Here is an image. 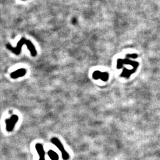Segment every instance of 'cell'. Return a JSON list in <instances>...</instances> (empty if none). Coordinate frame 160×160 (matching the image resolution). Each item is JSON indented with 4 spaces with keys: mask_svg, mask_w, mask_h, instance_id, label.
<instances>
[{
    "mask_svg": "<svg viewBox=\"0 0 160 160\" xmlns=\"http://www.w3.org/2000/svg\"><path fill=\"white\" fill-rule=\"evenodd\" d=\"M24 44L28 47L29 51H30V53H31V55L32 57H36V55H37V51L36 50V48H35L34 45L32 44V43L30 40H26L24 39H22V40H20L18 43L16 48H13V47H12L10 45H7V48L10 51H11L12 52L15 53L16 55H18L20 53V52H21L22 46Z\"/></svg>",
    "mask_w": 160,
    "mask_h": 160,
    "instance_id": "6da1fadb",
    "label": "cell"
},
{
    "mask_svg": "<svg viewBox=\"0 0 160 160\" xmlns=\"http://www.w3.org/2000/svg\"><path fill=\"white\" fill-rule=\"evenodd\" d=\"M48 155L51 160H59V155L53 150H49L48 152Z\"/></svg>",
    "mask_w": 160,
    "mask_h": 160,
    "instance_id": "52a82bcc",
    "label": "cell"
},
{
    "mask_svg": "<svg viewBox=\"0 0 160 160\" xmlns=\"http://www.w3.org/2000/svg\"><path fill=\"white\" fill-rule=\"evenodd\" d=\"M18 120V117L17 115H16V114L12 115L10 118L6 119L5 120L6 124V130L8 132L12 131Z\"/></svg>",
    "mask_w": 160,
    "mask_h": 160,
    "instance_id": "3957f363",
    "label": "cell"
},
{
    "mask_svg": "<svg viewBox=\"0 0 160 160\" xmlns=\"http://www.w3.org/2000/svg\"><path fill=\"white\" fill-rule=\"evenodd\" d=\"M35 148L39 156V160H45V151L43 148V145L40 143H36Z\"/></svg>",
    "mask_w": 160,
    "mask_h": 160,
    "instance_id": "5b68a950",
    "label": "cell"
},
{
    "mask_svg": "<svg viewBox=\"0 0 160 160\" xmlns=\"http://www.w3.org/2000/svg\"><path fill=\"white\" fill-rule=\"evenodd\" d=\"M92 77L94 80L100 79L103 81H107L109 79V75L108 72H100V71H96L92 73Z\"/></svg>",
    "mask_w": 160,
    "mask_h": 160,
    "instance_id": "277c9868",
    "label": "cell"
},
{
    "mask_svg": "<svg viewBox=\"0 0 160 160\" xmlns=\"http://www.w3.org/2000/svg\"><path fill=\"white\" fill-rule=\"evenodd\" d=\"M51 142L53 145H55L59 150L61 151L62 157L63 160H68L69 159V155L66 151V150L64 148L62 143L61 142V141L58 139L57 138H52L51 139Z\"/></svg>",
    "mask_w": 160,
    "mask_h": 160,
    "instance_id": "7a4b0ae2",
    "label": "cell"
},
{
    "mask_svg": "<svg viewBox=\"0 0 160 160\" xmlns=\"http://www.w3.org/2000/svg\"><path fill=\"white\" fill-rule=\"evenodd\" d=\"M26 72H27V71L25 68L18 69L11 73L10 77L12 79H17L19 77H24L25 75L26 74Z\"/></svg>",
    "mask_w": 160,
    "mask_h": 160,
    "instance_id": "8992f818",
    "label": "cell"
}]
</instances>
